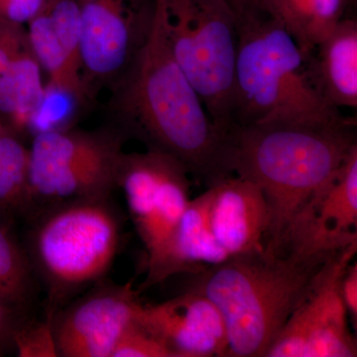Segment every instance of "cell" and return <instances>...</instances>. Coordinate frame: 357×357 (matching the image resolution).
Returning <instances> with one entry per match:
<instances>
[{
	"label": "cell",
	"instance_id": "6da1fadb",
	"mask_svg": "<svg viewBox=\"0 0 357 357\" xmlns=\"http://www.w3.org/2000/svg\"><path fill=\"white\" fill-rule=\"evenodd\" d=\"M109 91V123L128 139L171 155L208 187L229 176L223 164L225 137L171 50L164 0H156L146 43Z\"/></svg>",
	"mask_w": 357,
	"mask_h": 357
},
{
	"label": "cell",
	"instance_id": "7a4b0ae2",
	"mask_svg": "<svg viewBox=\"0 0 357 357\" xmlns=\"http://www.w3.org/2000/svg\"><path fill=\"white\" fill-rule=\"evenodd\" d=\"M357 146L354 121L231 126L223 141L229 175L257 185L270 210L265 251L275 255L294 215Z\"/></svg>",
	"mask_w": 357,
	"mask_h": 357
},
{
	"label": "cell",
	"instance_id": "3957f363",
	"mask_svg": "<svg viewBox=\"0 0 357 357\" xmlns=\"http://www.w3.org/2000/svg\"><path fill=\"white\" fill-rule=\"evenodd\" d=\"M347 119L314 82L311 56L259 2L238 15L231 126Z\"/></svg>",
	"mask_w": 357,
	"mask_h": 357
},
{
	"label": "cell",
	"instance_id": "277c9868",
	"mask_svg": "<svg viewBox=\"0 0 357 357\" xmlns=\"http://www.w3.org/2000/svg\"><path fill=\"white\" fill-rule=\"evenodd\" d=\"M326 261L301 262L264 250L208 268L190 290L203 294L222 314L227 356L265 357Z\"/></svg>",
	"mask_w": 357,
	"mask_h": 357
},
{
	"label": "cell",
	"instance_id": "5b68a950",
	"mask_svg": "<svg viewBox=\"0 0 357 357\" xmlns=\"http://www.w3.org/2000/svg\"><path fill=\"white\" fill-rule=\"evenodd\" d=\"M27 255L47 292L52 318L79 290L102 280L121 238V222L109 198L77 199L40 211Z\"/></svg>",
	"mask_w": 357,
	"mask_h": 357
},
{
	"label": "cell",
	"instance_id": "8992f818",
	"mask_svg": "<svg viewBox=\"0 0 357 357\" xmlns=\"http://www.w3.org/2000/svg\"><path fill=\"white\" fill-rule=\"evenodd\" d=\"M174 57L225 137L231 126L238 16L229 0H164Z\"/></svg>",
	"mask_w": 357,
	"mask_h": 357
},
{
	"label": "cell",
	"instance_id": "52a82bcc",
	"mask_svg": "<svg viewBox=\"0 0 357 357\" xmlns=\"http://www.w3.org/2000/svg\"><path fill=\"white\" fill-rule=\"evenodd\" d=\"M82 77L89 102L109 89L146 43L156 0H77Z\"/></svg>",
	"mask_w": 357,
	"mask_h": 357
},
{
	"label": "cell",
	"instance_id": "ba28073f",
	"mask_svg": "<svg viewBox=\"0 0 357 357\" xmlns=\"http://www.w3.org/2000/svg\"><path fill=\"white\" fill-rule=\"evenodd\" d=\"M357 252V243L331 257L289 317L265 357H356L340 280Z\"/></svg>",
	"mask_w": 357,
	"mask_h": 357
},
{
	"label": "cell",
	"instance_id": "9c48e42d",
	"mask_svg": "<svg viewBox=\"0 0 357 357\" xmlns=\"http://www.w3.org/2000/svg\"><path fill=\"white\" fill-rule=\"evenodd\" d=\"M357 146L294 215L275 255L324 262L357 243Z\"/></svg>",
	"mask_w": 357,
	"mask_h": 357
},
{
	"label": "cell",
	"instance_id": "30bf717a",
	"mask_svg": "<svg viewBox=\"0 0 357 357\" xmlns=\"http://www.w3.org/2000/svg\"><path fill=\"white\" fill-rule=\"evenodd\" d=\"M132 283L102 285L52 316L58 356L112 357L141 303Z\"/></svg>",
	"mask_w": 357,
	"mask_h": 357
},
{
	"label": "cell",
	"instance_id": "8fae6325",
	"mask_svg": "<svg viewBox=\"0 0 357 357\" xmlns=\"http://www.w3.org/2000/svg\"><path fill=\"white\" fill-rule=\"evenodd\" d=\"M136 319L175 357L227 356L220 312L203 294L188 290L157 305H141Z\"/></svg>",
	"mask_w": 357,
	"mask_h": 357
},
{
	"label": "cell",
	"instance_id": "7c38bea8",
	"mask_svg": "<svg viewBox=\"0 0 357 357\" xmlns=\"http://www.w3.org/2000/svg\"><path fill=\"white\" fill-rule=\"evenodd\" d=\"M208 188L211 229L230 259L263 252L270 210L261 190L236 175L220 178Z\"/></svg>",
	"mask_w": 357,
	"mask_h": 357
},
{
	"label": "cell",
	"instance_id": "4fadbf2b",
	"mask_svg": "<svg viewBox=\"0 0 357 357\" xmlns=\"http://www.w3.org/2000/svg\"><path fill=\"white\" fill-rule=\"evenodd\" d=\"M210 188L191 199L172 234L161 248L147 256V275L138 292L173 275L199 274L230 259L218 243L210 222Z\"/></svg>",
	"mask_w": 357,
	"mask_h": 357
},
{
	"label": "cell",
	"instance_id": "5bb4252c",
	"mask_svg": "<svg viewBox=\"0 0 357 357\" xmlns=\"http://www.w3.org/2000/svg\"><path fill=\"white\" fill-rule=\"evenodd\" d=\"M314 82L328 103L357 107V23L342 18L310 54Z\"/></svg>",
	"mask_w": 357,
	"mask_h": 357
},
{
	"label": "cell",
	"instance_id": "9a60e30c",
	"mask_svg": "<svg viewBox=\"0 0 357 357\" xmlns=\"http://www.w3.org/2000/svg\"><path fill=\"white\" fill-rule=\"evenodd\" d=\"M42 72L30 48L0 73V119L21 137L30 131L46 100Z\"/></svg>",
	"mask_w": 357,
	"mask_h": 357
},
{
	"label": "cell",
	"instance_id": "2e32d148",
	"mask_svg": "<svg viewBox=\"0 0 357 357\" xmlns=\"http://www.w3.org/2000/svg\"><path fill=\"white\" fill-rule=\"evenodd\" d=\"M305 53L311 54L342 20L344 0H259Z\"/></svg>",
	"mask_w": 357,
	"mask_h": 357
},
{
	"label": "cell",
	"instance_id": "e0dca14e",
	"mask_svg": "<svg viewBox=\"0 0 357 357\" xmlns=\"http://www.w3.org/2000/svg\"><path fill=\"white\" fill-rule=\"evenodd\" d=\"M30 45L42 70L49 77V86L69 96L73 102H89L81 70L70 61L61 44L50 16L43 8L26 24Z\"/></svg>",
	"mask_w": 357,
	"mask_h": 357
},
{
	"label": "cell",
	"instance_id": "ac0fdd59",
	"mask_svg": "<svg viewBox=\"0 0 357 357\" xmlns=\"http://www.w3.org/2000/svg\"><path fill=\"white\" fill-rule=\"evenodd\" d=\"M29 147L0 119V211L27 215Z\"/></svg>",
	"mask_w": 357,
	"mask_h": 357
},
{
	"label": "cell",
	"instance_id": "d6986e66",
	"mask_svg": "<svg viewBox=\"0 0 357 357\" xmlns=\"http://www.w3.org/2000/svg\"><path fill=\"white\" fill-rule=\"evenodd\" d=\"M34 274L27 251L0 220V301L24 314L34 294Z\"/></svg>",
	"mask_w": 357,
	"mask_h": 357
},
{
	"label": "cell",
	"instance_id": "ffe728a7",
	"mask_svg": "<svg viewBox=\"0 0 357 357\" xmlns=\"http://www.w3.org/2000/svg\"><path fill=\"white\" fill-rule=\"evenodd\" d=\"M13 345L20 357H57L52 319L23 321L14 333Z\"/></svg>",
	"mask_w": 357,
	"mask_h": 357
},
{
	"label": "cell",
	"instance_id": "44dd1931",
	"mask_svg": "<svg viewBox=\"0 0 357 357\" xmlns=\"http://www.w3.org/2000/svg\"><path fill=\"white\" fill-rule=\"evenodd\" d=\"M112 357L175 356L158 337L135 319L122 335Z\"/></svg>",
	"mask_w": 357,
	"mask_h": 357
},
{
	"label": "cell",
	"instance_id": "7402d4cb",
	"mask_svg": "<svg viewBox=\"0 0 357 357\" xmlns=\"http://www.w3.org/2000/svg\"><path fill=\"white\" fill-rule=\"evenodd\" d=\"M46 0H0V17L26 25L43 8Z\"/></svg>",
	"mask_w": 357,
	"mask_h": 357
},
{
	"label": "cell",
	"instance_id": "603a6c76",
	"mask_svg": "<svg viewBox=\"0 0 357 357\" xmlns=\"http://www.w3.org/2000/svg\"><path fill=\"white\" fill-rule=\"evenodd\" d=\"M340 295L347 316L356 328L357 324V263L352 261L345 269L340 280Z\"/></svg>",
	"mask_w": 357,
	"mask_h": 357
},
{
	"label": "cell",
	"instance_id": "cb8c5ba5",
	"mask_svg": "<svg viewBox=\"0 0 357 357\" xmlns=\"http://www.w3.org/2000/svg\"><path fill=\"white\" fill-rule=\"evenodd\" d=\"M24 321L23 314L0 301V349L13 345L14 333Z\"/></svg>",
	"mask_w": 357,
	"mask_h": 357
},
{
	"label": "cell",
	"instance_id": "d4e9b609",
	"mask_svg": "<svg viewBox=\"0 0 357 357\" xmlns=\"http://www.w3.org/2000/svg\"><path fill=\"white\" fill-rule=\"evenodd\" d=\"M229 1L238 16L248 11L251 7L256 6L259 0H229Z\"/></svg>",
	"mask_w": 357,
	"mask_h": 357
},
{
	"label": "cell",
	"instance_id": "484cf974",
	"mask_svg": "<svg viewBox=\"0 0 357 357\" xmlns=\"http://www.w3.org/2000/svg\"><path fill=\"white\" fill-rule=\"evenodd\" d=\"M0 351H1V349H0Z\"/></svg>",
	"mask_w": 357,
	"mask_h": 357
}]
</instances>
